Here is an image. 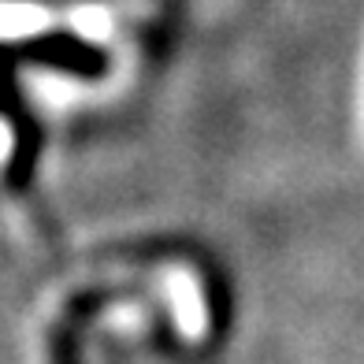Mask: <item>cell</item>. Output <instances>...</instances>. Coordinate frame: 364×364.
Returning a JSON list of instances; mask_svg holds the SVG:
<instances>
[{"label": "cell", "instance_id": "obj_3", "mask_svg": "<svg viewBox=\"0 0 364 364\" xmlns=\"http://www.w3.org/2000/svg\"><path fill=\"white\" fill-rule=\"evenodd\" d=\"M108 294H82L75 301L63 309V316L48 327V342H45V353H48V364H82V350H78V320L93 316V309L105 305Z\"/></svg>", "mask_w": 364, "mask_h": 364}, {"label": "cell", "instance_id": "obj_1", "mask_svg": "<svg viewBox=\"0 0 364 364\" xmlns=\"http://www.w3.org/2000/svg\"><path fill=\"white\" fill-rule=\"evenodd\" d=\"M11 63H30L41 71H56L78 82H101L112 68L108 53L97 41L75 34V30H45V34L23 38L8 48Z\"/></svg>", "mask_w": 364, "mask_h": 364}, {"label": "cell", "instance_id": "obj_4", "mask_svg": "<svg viewBox=\"0 0 364 364\" xmlns=\"http://www.w3.org/2000/svg\"><path fill=\"white\" fill-rule=\"evenodd\" d=\"M105 364H119V360H115V353H112V350L105 353Z\"/></svg>", "mask_w": 364, "mask_h": 364}, {"label": "cell", "instance_id": "obj_2", "mask_svg": "<svg viewBox=\"0 0 364 364\" xmlns=\"http://www.w3.org/2000/svg\"><path fill=\"white\" fill-rule=\"evenodd\" d=\"M4 119H8V127H11V156H8L4 182H8V190H26L30 182H34L38 156H41V127H38V119H34V112H30V105L23 101L15 75L8 78Z\"/></svg>", "mask_w": 364, "mask_h": 364}]
</instances>
